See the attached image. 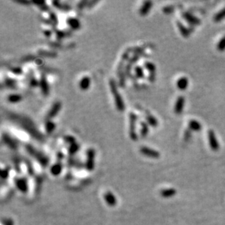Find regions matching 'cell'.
Returning <instances> with one entry per match:
<instances>
[{
  "instance_id": "1",
  "label": "cell",
  "mask_w": 225,
  "mask_h": 225,
  "mask_svg": "<svg viewBox=\"0 0 225 225\" xmlns=\"http://www.w3.org/2000/svg\"><path fill=\"white\" fill-rule=\"evenodd\" d=\"M7 117L38 141H42L44 139L42 133H40V131L37 129L36 125L29 117L25 115L15 114V113H9Z\"/></svg>"
},
{
  "instance_id": "2",
  "label": "cell",
  "mask_w": 225,
  "mask_h": 225,
  "mask_svg": "<svg viewBox=\"0 0 225 225\" xmlns=\"http://www.w3.org/2000/svg\"><path fill=\"white\" fill-rule=\"evenodd\" d=\"M109 85L111 95H112L113 98H114L115 107L119 111L123 112L125 109V105L120 93H119L118 88H117L116 82L113 79H110L109 82Z\"/></svg>"
},
{
  "instance_id": "3",
  "label": "cell",
  "mask_w": 225,
  "mask_h": 225,
  "mask_svg": "<svg viewBox=\"0 0 225 225\" xmlns=\"http://www.w3.org/2000/svg\"><path fill=\"white\" fill-rule=\"evenodd\" d=\"M136 121L137 115L134 112H130L129 114V136L132 141H137L138 136L136 133Z\"/></svg>"
},
{
  "instance_id": "4",
  "label": "cell",
  "mask_w": 225,
  "mask_h": 225,
  "mask_svg": "<svg viewBox=\"0 0 225 225\" xmlns=\"http://www.w3.org/2000/svg\"><path fill=\"white\" fill-rule=\"evenodd\" d=\"M208 139L210 148L214 151H217L219 149V144L217 138H216V134L213 130H209L208 131Z\"/></svg>"
},
{
  "instance_id": "5",
  "label": "cell",
  "mask_w": 225,
  "mask_h": 225,
  "mask_svg": "<svg viewBox=\"0 0 225 225\" xmlns=\"http://www.w3.org/2000/svg\"><path fill=\"white\" fill-rule=\"evenodd\" d=\"M95 155H96V152H95V150L93 149H89L87 151L86 166L88 170L92 171L94 168Z\"/></svg>"
},
{
  "instance_id": "6",
  "label": "cell",
  "mask_w": 225,
  "mask_h": 225,
  "mask_svg": "<svg viewBox=\"0 0 225 225\" xmlns=\"http://www.w3.org/2000/svg\"><path fill=\"white\" fill-rule=\"evenodd\" d=\"M61 109V103L60 102H55L54 104L52 105L50 109H49L48 113L47 115V119H51L56 116L58 114L60 110Z\"/></svg>"
},
{
  "instance_id": "7",
  "label": "cell",
  "mask_w": 225,
  "mask_h": 225,
  "mask_svg": "<svg viewBox=\"0 0 225 225\" xmlns=\"http://www.w3.org/2000/svg\"><path fill=\"white\" fill-rule=\"evenodd\" d=\"M141 151V153L144 154V156L149 157L150 158H160V153H159L158 151L157 150H154L153 149H151L149 147H147V146H142L140 149Z\"/></svg>"
},
{
  "instance_id": "8",
  "label": "cell",
  "mask_w": 225,
  "mask_h": 225,
  "mask_svg": "<svg viewBox=\"0 0 225 225\" xmlns=\"http://www.w3.org/2000/svg\"><path fill=\"white\" fill-rule=\"evenodd\" d=\"M26 149H27V151L31 154H32L33 156H34L35 158H37V160L40 161V162H42V164H46V162L47 163V159H46V158L44 155H42V154L39 153L38 151L34 149L31 145L26 146Z\"/></svg>"
},
{
  "instance_id": "9",
  "label": "cell",
  "mask_w": 225,
  "mask_h": 225,
  "mask_svg": "<svg viewBox=\"0 0 225 225\" xmlns=\"http://www.w3.org/2000/svg\"><path fill=\"white\" fill-rule=\"evenodd\" d=\"M144 68L147 70L149 73V80L151 82H154L155 80V72H156V67L152 62L146 61L144 63Z\"/></svg>"
},
{
  "instance_id": "10",
  "label": "cell",
  "mask_w": 225,
  "mask_h": 225,
  "mask_svg": "<svg viewBox=\"0 0 225 225\" xmlns=\"http://www.w3.org/2000/svg\"><path fill=\"white\" fill-rule=\"evenodd\" d=\"M40 89L42 90V94L44 95L45 96H47L49 95L50 93V88H49V84L47 83V81L46 80V77H45V75L44 74L41 76L40 80Z\"/></svg>"
},
{
  "instance_id": "11",
  "label": "cell",
  "mask_w": 225,
  "mask_h": 225,
  "mask_svg": "<svg viewBox=\"0 0 225 225\" xmlns=\"http://www.w3.org/2000/svg\"><path fill=\"white\" fill-rule=\"evenodd\" d=\"M183 17L184 19L187 20V22L189 23L190 24L193 25H199L201 24V20L199 19V18L196 17L193 14L190 13L189 12H183Z\"/></svg>"
},
{
  "instance_id": "12",
  "label": "cell",
  "mask_w": 225,
  "mask_h": 225,
  "mask_svg": "<svg viewBox=\"0 0 225 225\" xmlns=\"http://www.w3.org/2000/svg\"><path fill=\"white\" fill-rule=\"evenodd\" d=\"M2 141L10 149H15L17 147V143L9 134L7 133H2Z\"/></svg>"
},
{
  "instance_id": "13",
  "label": "cell",
  "mask_w": 225,
  "mask_h": 225,
  "mask_svg": "<svg viewBox=\"0 0 225 225\" xmlns=\"http://www.w3.org/2000/svg\"><path fill=\"white\" fill-rule=\"evenodd\" d=\"M184 103H185L184 97L182 96H179L178 98L176 99V104H175L174 106V112L176 113V115H180L181 113L182 112L184 106Z\"/></svg>"
},
{
  "instance_id": "14",
  "label": "cell",
  "mask_w": 225,
  "mask_h": 225,
  "mask_svg": "<svg viewBox=\"0 0 225 225\" xmlns=\"http://www.w3.org/2000/svg\"><path fill=\"white\" fill-rule=\"evenodd\" d=\"M90 84H91V80H90V77H88V76H84V77H82V79L80 80L79 87L80 90H83V91H85V90H88L89 89Z\"/></svg>"
},
{
  "instance_id": "15",
  "label": "cell",
  "mask_w": 225,
  "mask_h": 225,
  "mask_svg": "<svg viewBox=\"0 0 225 225\" xmlns=\"http://www.w3.org/2000/svg\"><path fill=\"white\" fill-rule=\"evenodd\" d=\"M152 5H153V3H152V2H151V1L144 2L143 3V5H142V6H141V7L140 8V10H139L140 15H141V16H145L147 15L149 12L150 10L152 9Z\"/></svg>"
},
{
  "instance_id": "16",
  "label": "cell",
  "mask_w": 225,
  "mask_h": 225,
  "mask_svg": "<svg viewBox=\"0 0 225 225\" xmlns=\"http://www.w3.org/2000/svg\"><path fill=\"white\" fill-rule=\"evenodd\" d=\"M67 22L68 26H69V27L73 30L79 29V28H80V26H81L80 20L77 18L69 17L67 19Z\"/></svg>"
},
{
  "instance_id": "17",
  "label": "cell",
  "mask_w": 225,
  "mask_h": 225,
  "mask_svg": "<svg viewBox=\"0 0 225 225\" xmlns=\"http://www.w3.org/2000/svg\"><path fill=\"white\" fill-rule=\"evenodd\" d=\"M189 84V80L188 78L186 77H181L177 80L176 86L179 90H184L187 88Z\"/></svg>"
},
{
  "instance_id": "18",
  "label": "cell",
  "mask_w": 225,
  "mask_h": 225,
  "mask_svg": "<svg viewBox=\"0 0 225 225\" xmlns=\"http://www.w3.org/2000/svg\"><path fill=\"white\" fill-rule=\"evenodd\" d=\"M104 199L107 204L109 206H115L117 203L116 198H115V195L110 192H107V193L104 195Z\"/></svg>"
},
{
  "instance_id": "19",
  "label": "cell",
  "mask_w": 225,
  "mask_h": 225,
  "mask_svg": "<svg viewBox=\"0 0 225 225\" xmlns=\"http://www.w3.org/2000/svg\"><path fill=\"white\" fill-rule=\"evenodd\" d=\"M145 118L148 125H151L152 127L155 128L158 125V119H157L152 114H150V113L146 112V114L145 115Z\"/></svg>"
},
{
  "instance_id": "20",
  "label": "cell",
  "mask_w": 225,
  "mask_h": 225,
  "mask_svg": "<svg viewBox=\"0 0 225 225\" xmlns=\"http://www.w3.org/2000/svg\"><path fill=\"white\" fill-rule=\"evenodd\" d=\"M189 128L193 131H200L202 129V125L196 119H190L188 123Z\"/></svg>"
},
{
  "instance_id": "21",
  "label": "cell",
  "mask_w": 225,
  "mask_h": 225,
  "mask_svg": "<svg viewBox=\"0 0 225 225\" xmlns=\"http://www.w3.org/2000/svg\"><path fill=\"white\" fill-rule=\"evenodd\" d=\"M176 24H177V26H178L179 32H180L181 35H182L184 37H186V38H187V37H189V34H190V32H189V30L188 29V28L186 27L182 23L179 21V20L176 22Z\"/></svg>"
},
{
  "instance_id": "22",
  "label": "cell",
  "mask_w": 225,
  "mask_h": 225,
  "mask_svg": "<svg viewBox=\"0 0 225 225\" xmlns=\"http://www.w3.org/2000/svg\"><path fill=\"white\" fill-rule=\"evenodd\" d=\"M45 129L47 134L52 133L55 129V124L51 119H47L45 123Z\"/></svg>"
},
{
  "instance_id": "23",
  "label": "cell",
  "mask_w": 225,
  "mask_h": 225,
  "mask_svg": "<svg viewBox=\"0 0 225 225\" xmlns=\"http://www.w3.org/2000/svg\"><path fill=\"white\" fill-rule=\"evenodd\" d=\"M7 101L11 104H16V103H19L22 101V96L20 94L17 93H12L10 94L7 96Z\"/></svg>"
},
{
  "instance_id": "24",
  "label": "cell",
  "mask_w": 225,
  "mask_h": 225,
  "mask_svg": "<svg viewBox=\"0 0 225 225\" xmlns=\"http://www.w3.org/2000/svg\"><path fill=\"white\" fill-rule=\"evenodd\" d=\"M176 191L173 189H162L160 191V195L163 197H170L174 195H176Z\"/></svg>"
},
{
  "instance_id": "25",
  "label": "cell",
  "mask_w": 225,
  "mask_h": 225,
  "mask_svg": "<svg viewBox=\"0 0 225 225\" xmlns=\"http://www.w3.org/2000/svg\"><path fill=\"white\" fill-rule=\"evenodd\" d=\"M149 133V126L147 123L144 121L141 122V129H140V135L141 137H146Z\"/></svg>"
},
{
  "instance_id": "26",
  "label": "cell",
  "mask_w": 225,
  "mask_h": 225,
  "mask_svg": "<svg viewBox=\"0 0 225 225\" xmlns=\"http://www.w3.org/2000/svg\"><path fill=\"white\" fill-rule=\"evenodd\" d=\"M225 18V7L219 11L214 16V20L215 22H219Z\"/></svg>"
},
{
  "instance_id": "27",
  "label": "cell",
  "mask_w": 225,
  "mask_h": 225,
  "mask_svg": "<svg viewBox=\"0 0 225 225\" xmlns=\"http://www.w3.org/2000/svg\"><path fill=\"white\" fill-rule=\"evenodd\" d=\"M134 72H135V75L137 78L142 79V78L144 77V69L141 67H140V66H136L134 68Z\"/></svg>"
},
{
  "instance_id": "28",
  "label": "cell",
  "mask_w": 225,
  "mask_h": 225,
  "mask_svg": "<svg viewBox=\"0 0 225 225\" xmlns=\"http://www.w3.org/2000/svg\"><path fill=\"white\" fill-rule=\"evenodd\" d=\"M61 169H62L61 165L60 163H56L55 164L54 166H52V168L50 169V171L54 176H57L58 174H59V173H61Z\"/></svg>"
},
{
  "instance_id": "29",
  "label": "cell",
  "mask_w": 225,
  "mask_h": 225,
  "mask_svg": "<svg viewBox=\"0 0 225 225\" xmlns=\"http://www.w3.org/2000/svg\"><path fill=\"white\" fill-rule=\"evenodd\" d=\"M17 186L18 187V188L20 189V190L26 191V187H27V185H26V179H18V181H17Z\"/></svg>"
},
{
  "instance_id": "30",
  "label": "cell",
  "mask_w": 225,
  "mask_h": 225,
  "mask_svg": "<svg viewBox=\"0 0 225 225\" xmlns=\"http://www.w3.org/2000/svg\"><path fill=\"white\" fill-rule=\"evenodd\" d=\"M217 49L219 51H224L225 50V36L220 39L217 44Z\"/></svg>"
},
{
  "instance_id": "31",
  "label": "cell",
  "mask_w": 225,
  "mask_h": 225,
  "mask_svg": "<svg viewBox=\"0 0 225 225\" xmlns=\"http://www.w3.org/2000/svg\"><path fill=\"white\" fill-rule=\"evenodd\" d=\"M53 5L55 7H56L58 9H63V10H69L71 9V7L69 5H65V4H62L60 2H53Z\"/></svg>"
},
{
  "instance_id": "32",
  "label": "cell",
  "mask_w": 225,
  "mask_h": 225,
  "mask_svg": "<svg viewBox=\"0 0 225 225\" xmlns=\"http://www.w3.org/2000/svg\"><path fill=\"white\" fill-rule=\"evenodd\" d=\"M15 84H16V81L14 80L13 79H6L5 80V85L8 87L10 88H15Z\"/></svg>"
},
{
  "instance_id": "33",
  "label": "cell",
  "mask_w": 225,
  "mask_h": 225,
  "mask_svg": "<svg viewBox=\"0 0 225 225\" xmlns=\"http://www.w3.org/2000/svg\"><path fill=\"white\" fill-rule=\"evenodd\" d=\"M39 54L40 55H43V56H47V57L56 56V54H55L54 52H49V51H45V50H40L39 51Z\"/></svg>"
},
{
  "instance_id": "34",
  "label": "cell",
  "mask_w": 225,
  "mask_h": 225,
  "mask_svg": "<svg viewBox=\"0 0 225 225\" xmlns=\"http://www.w3.org/2000/svg\"><path fill=\"white\" fill-rule=\"evenodd\" d=\"M78 149H79V145H78L77 143L71 144L69 146V153H71V154L75 153V152H77Z\"/></svg>"
},
{
  "instance_id": "35",
  "label": "cell",
  "mask_w": 225,
  "mask_h": 225,
  "mask_svg": "<svg viewBox=\"0 0 225 225\" xmlns=\"http://www.w3.org/2000/svg\"><path fill=\"white\" fill-rule=\"evenodd\" d=\"M64 140L66 142H67V143L69 144L70 145L72 144L76 143L75 139H74V136H66L64 137Z\"/></svg>"
},
{
  "instance_id": "36",
  "label": "cell",
  "mask_w": 225,
  "mask_h": 225,
  "mask_svg": "<svg viewBox=\"0 0 225 225\" xmlns=\"http://www.w3.org/2000/svg\"><path fill=\"white\" fill-rule=\"evenodd\" d=\"M173 10H174V8H173V7H172V6H166V7L162 8V11L166 14L172 13Z\"/></svg>"
},
{
  "instance_id": "37",
  "label": "cell",
  "mask_w": 225,
  "mask_h": 225,
  "mask_svg": "<svg viewBox=\"0 0 225 225\" xmlns=\"http://www.w3.org/2000/svg\"><path fill=\"white\" fill-rule=\"evenodd\" d=\"M12 73L15 74H20L22 73V70L19 67H15V68H12L11 70H10Z\"/></svg>"
},
{
  "instance_id": "38",
  "label": "cell",
  "mask_w": 225,
  "mask_h": 225,
  "mask_svg": "<svg viewBox=\"0 0 225 225\" xmlns=\"http://www.w3.org/2000/svg\"><path fill=\"white\" fill-rule=\"evenodd\" d=\"M191 130L189 129V130H186L185 132H184V139L186 140V141H188V140L190 139L191 137V132H190Z\"/></svg>"
},
{
  "instance_id": "39",
  "label": "cell",
  "mask_w": 225,
  "mask_h": 225,
  "mask_svg": "<svg viewBox=\"0 0 225 225\" xmlns=\"http://www.w3.org/2000/svg\"><path fill=\"white\" fill-rule=\"evenodd\" d=\"M16 2H18L20 4H29V2H27V1H20V0H18V1H16Z\"/></svg>"
},
{
  "instance_id": "40",
  "label": "cell",
  "mask_w": 225,
  "mask_h": 225,
  "mask_svg": "<svg viewBox=\"0 0 225 225\" xmlns=\"http://www.w3.org/2000/svg\"><path fill=\"white\" fill-rule=\"evenodd\" d=\"M45 36L49 37L50 35V32H48V31H47V32H45Z\"/></svg>"
}]
</instances>
